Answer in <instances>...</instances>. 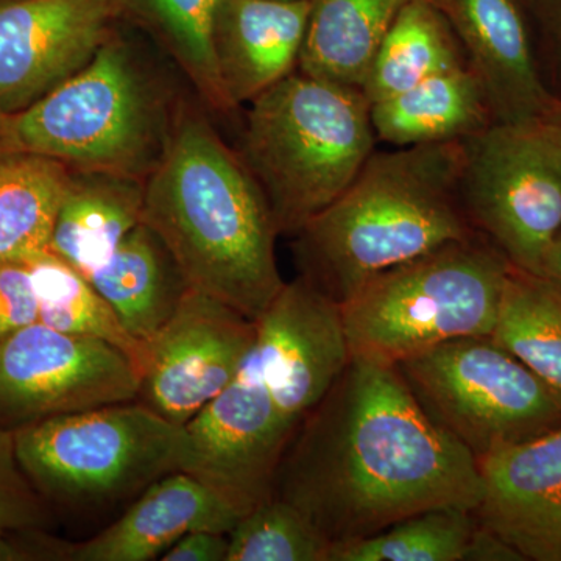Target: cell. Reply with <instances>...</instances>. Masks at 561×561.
Wrapping results in <instances>:
<instances>
[{
	"label": "cell",
	"mask_w": 561,
	"mask_h": 561,
	"mask_svg": "<svg viewBox=\"0 0 561 561\" xmlns=\"http://www.w3.org/2000/svg\"><path fill=\"white\" fill-rule=\"evenodd\" d=\"M256 330L250 359L294 437L353 359L342 306L300 275L284 284Z\"/></svg>",
	"instance_id": "13"
},
{
	"label": "cell",
	"mask_w": 561,
	"mask_h": 561,
	"mask_svg": "<svg viewBox=\"0 0 561 561\" xmlns=\"http://www.w3.org/2000/svg\"><path fill=\"white\" fill-rule=\"evenodd\" d=\"M70 169L25 151L0 150V262L49 251Z\"/></svg>",
	"instance_id": "24"
},
{
	"label": "cell",
	"mask_w": 561,
	"mask_h": 561,
	"mask_svg": "<svg viewBox=\"0 0 561 561\" xmlns=\"http://www.w3.org/2000/svg\"><path fill=\"white\" fill-rule=\"evenodd\" d=\"M140 371L124 351L28 324L0 342V430L138 400Z\"/></svg>",
	"instance_id": "10"
},
{
	"label": "cell",
	"mask_w": 561,
	"mask_h": 561,
	"mask_svg": "<svg viewBox=\"0 0 561 561\" xmlns=\"http://www.w3.org/2000/svg\"><path fill=\"white\" fill-rule=\"evenodd\" d=\"M256 332V321L190 287L171 320L147 343L138 401L186 426L234 381Z\"/></svg>",
	"instance_id": "12"
},
{
	"label": "cell",
	"mask_w": 561,
	"mask_h": 561,
	"mask_svg": "<svg viewBox=\"0 0 561 561\" xmlns=\"http://www.w3.org/2000/svg\"><path fill=\"white\" fill-rule=\"evenodd\" d=\"M111 0H0V116L38 102L113 35Z\"/></svg>",
	"instance_id": "14"
},
{
	"label": "cell",
	"mask_w": 561,
	"mask_h": 561,
	"mask_svg": "<svg viewBox=\"0 0 561 561\" xmlns=\"http://www.w3.org/2000/svg\"><path fill=\"white\" fill-rule=\"evenodd\" d=\"M180 102L135 44L113 32L76 76L0 116V150L146 180L164 157Z\"/></svg>",
	"instance_id": "4"
},
{
	"label": "cell",
	"mask_w": 561,
	"mask_h": 561,
	"mask_svg": "<svg viewBox=\"0 0 561 561\" xmlns=\"http://www.w3.org/2000/svg\"><path fill=\"white\" fill-rule=\"evenodd\" d=\"M27 264L38 297L39 323L66 334L110 343L130 356L140 371L146 346L133 337L110 302L83 273L50 251L33 257Z\"/></svg>",
	"instance_id": "27"
},
{
	"label": "cell",
	"mask_w": 561,
	"mask_h": 561,
	"mask_svg": "<svg viewBox=\"0 0 561 561\" xmlns=\"http://www.w3.org/2000/svg\"><path fill=\"white\" fill-rule=\"evenodd\" d=\"M463 66L467 57L445 14L431 0H409L383 36L362 92L373 105Z\"/></svg>",
	"instance_id": "23"
},
{
	"label": "cell",
	"mask_w": 561,
	"mask_h": 561,
	"mask_svg": "<svg viewBox=\"0 0 561 561\" xmlns=\"http://www.w3.org/2000/svg\"><path fill=\"white\" fill-rule=\"evenodd\" d=\"M331 548L295 505L273 496L232 527L227 561H328Z\"/></svg>",
	"instance_id": "29"
},
{
	"label": "cell",
	"mask_w": 561,
	"mask_h": 561,
	"mask_svg": "<svg viewBox=\"0 0 561 561\" xmlns=\"http://www.w3.org/2000/svg\"><path fill=\"white\" fill-rule=\"evenodd\" d=\"M88 279L144 346L171 320L190 289L171 251L144 221Z\"/></svg>",
	"instance_id": "21"
},
{
	"label": "cell",
	"mask_w": 561,
	"mask_h": 561,
	"mask_svg": "<svg viewBox=\"0 0 561 561\" xmlns=\"http://www.w3.org/2000/svg\"><path fill=\"white\" fill-rule=\"evenodd\" d=\"M494 122L481 81L468 66L371 105L376 138L398 149L465 140Z\"/></svg>",
	"instance_id": "20"
},
{
	"label": "cell",
	"mask_w": 561,
	"mask_h": 561,
	"mask_svg": "<svg viewBox=\"0 0 561 561\" xmlns=\"http://www.w3.org/2000/svg\"><path fill=\"white\" fill-rule=\"evenodd\" d=\"M184 472L208 486L239 518L275 496L291 438L250 354L230 383L186 424Z\"/></svg>",
	"instance_id": "11"
},
{
	"label": "cell",
	"mask_w": 561,
	"mask_h": 561,
	"mask_svg": "<svg viewBox=\"0 0 561 561\" xmlns=\"http://www.w3.org/2000/svg\"><path fill=\"white\" fill-rule=\"evenodd\" d=\"M463 140L373 151L295 238L301 275L343 305L381 273L478 234L460 197Z\"/></svg>",
	"instance_id": "3"
},
{
	"label": "cell",
	"mask_w": 561,
	"mask_h": 561,
	"mask_svg": "<svg viewBox=\"0 0 561 561\" xmlns=\"http://www.w3.org/2000/svg\"><path fill=\"white\" fill-rule=\"evenodd\" d=\"M408 2L309 0L298 72L362 91L383 36Z\"/></svg>",
	"instance_id": "22"
},
{
	"label": "cell",
	"mask_w": 561,
	"mask_h": 561,
	"mask_svg": "<svg viewBox=\"0 0 561 561\" xmlns=\"http://www.w3.org/2000/svg\"><path fill=\"white\" fill-rule=\"evenodd\" d=\"M541 276L551 279L561 289V232L546 256Z\"/></svg>",
	"instance_id": "35"
},
{
	"label": "cell",
	"mask_w": 561,
	"mask_h": 561,
	"mask_svg": "<svg viewBox=\"0 0 561 561\" xmlns=\"http://www.w3.org/2000/svg\"><path fill=\"white\" fill-rule=\"evenodd\" d=\"M421 411L476 460L561 427V405L491 335L454 339L394 365Z\"/></svg>",
	"instance_id": "8"
},
{
	"label": "cell",
	"mask_w": 561,
	"mask_h": 561,
	"mask_svg": "<svg viewBox=\"0 0 561 561\" xmlns=\"http://www.w3.org/2000/svg\"><path fill=\"white\" fill-rule=\"evenodd\" d=\"M146 180L70 169L49 251L90 278L142 224Z\"/></svg>",
	"instance_id": "19"
},
{
	"label": "cell",
	"mask_w": 561,
	"mask_h": 561,
	"mask_svg": "<svg viewBox=\"0 0 561 561\" xmlns=\"http://www.w3.org/2000/svg\"><path fill=\"white\" fill-rule=\"evenodd\" d=\"M463 561H526L522 553L512 548L500 535L476 522L471 531Z\"/></svg>",
	"instance_id": "34"
},
{
	"label": "cell",
	"mask_w": 561,
	"mask_h": 561,
	"mask_svg": "<svg viewBox=\"0 0 561 561\" xmlns=\"http://www.w3.org/2000/svg\"><path fill=\"white\" fill-rule=\"evenodd\" d=\"M461 44L496 122L540 121L556 102L542 76L530 0H431Z\"/></svg>",
	"instance_id": "16"
},
{
	"label": "cell",
	"mask_w": 561,
	"mask_h": 561,
	"mask_svg": "<svg viewBox=\"0 0 561 561\" xmlns=\"http://www.w3.org/2000/svg\"><path fill=\"white\" fill-rule=\"evenodd\" d=\"M542 76L561 101V0H530Z\"/></svg>",
	"instance_id": "32"
},
{
	"label": "cell",
	"mask_w": 561,
	"mask_h": 561,
	"mask_svg": "<svg viewBox=\"0 0 561 561\" xmlns=\"http://www.w3.org/2000/svg\"><path fill=\"white\" fill-rule=\"evenodd\" d=\"M50 526V507L18 460L16 434L0 430V561H11V535Z\"/></svg>",
	"instance_id": "30"
},
{
	"label": "cell",
	"mask_w": 561,
	"mask_h": 561,
	"mask_svg": "<svg viewBox=\"0 0 561 561\" xmlns=\"http://www.w3.org/2000/svg\"><path fill=\"white\" fill-rule=\"evenodd\" d=\"M308 13L309 0H220L213 50L232 110L297 70Z\"/></svg>",
	"instance_id": "18"
},
{
	"label": "cell",
	"mask_w": 561,
	"mask_h": 561,
	"mask_svg": "<svg viewBox=\"0 0 561 561\" xmlns=\"http://www.w3.org/2000/svg\"><path fill=\"white\" fill-rule=\"evenodd\" d=\"M376 140L364 92L295 70L250 103L238 153L278 234L294 238L348 190Z\"/></svg>",
	"instance_id": "5"
},
{
	"label": "cell",
	"mask_w": 561,
	"mask_h": 561,
	"mask_svg": "<svg viewBox=\"0 0 561 561\" xmlns=\"http://www.w3.org/2000/svg\"><path fill=\"white\" fill-rule=\"evenodd\" d=\"M275 496L337 546L431 508L474 512L482 479L474 456L427 419L397 368L353 357L290 438Z\"/></svg>",
	"instance_id": "1"
},
{
	"label": "cell",
	"mask_w": 561,
	"mask_h": 561,
	"mask_svg": "<svg viewBox=\"0 0 561 561\" xmlns=\"http://www.w3.org/2000/svg\"><path fill=\"white\" fill-rule=\"evenodd\" d=\"M22 471L47 505L101 507L184 471L186 426L138 400L51 416L14 431Z\"/></svg>",
	"instance_id": "7"
},
{
	"label": "cell",
	"mask_w": 561,
	"mask_h": 561,
	"mask_svg": "<svg viewBox=\"0 0 561 561\" xmlns=\"http://www.w3.org/2000/svg\"><path fill=\"white\" fill-rule=\"evenodd\" d=\"M491 339L561 405V289L556 283L512 265Z\"/></svg>",
	"instance_id": "25"
},
{
	"label": "cell",
	"mask_w": 561,
	"mask_h": 561,
	"mask_svg": "<svg viewBox=\"0 0 561 561\" xmlns=\"http://www.w3.org/2000/svg\"><path fill=\"white\" fill-rule=\"evenodd\" d=\"M39 321V302L27 262H0V342Z\"/></svg>",
	"instance_id": "31"
},
{
	"label": "cell",
	"mask_w": 561,
	"mask_h": 561,
	"mask_svg": "<svg viewBox=\"0 0 561 561\" xmlns=\"http://www.w3.org/2000/svg\"><path fill=\"white\" fill-rule=\"evenodd\" d=\"M117 18L157 41L203 102L217 113L232 110L221 88L213 50V24L220 0H111Z\"/></svg>",
	"instance_id": "26"
},
{
	"label": "cell",
	"mask_w": 561,
	"mask_h": 561,
	"mask_svg": "<svg viewBox=\"0 0 561 561\" xmlns=\"http://www.w3.org/2000/svg\"><path fill=\"white\" fill-rule=\"evenodd\" d=\"M541 121L545 122L546 128L551 133L561 154V101L559 99H556V102L552 103L551 108Z\"/></svg>",
	"instance_id": "36"
},
{
	"label": "cell",
	"mask_w": 561,
	"mask_h": 561,
	"mask_svg": "<svg viewBox=\"0 0 561 561\" xmlns=\"http://www.w3.org/2000/svg\"><path fill=\"white\" fill-rule=\"evenodd\" d=\"M142 221L187 286L260 319L283 289L276 230L260 184L194 103L181 99L168 149L146 179Z\"/></svg>",
	"instance_id": "2"
},
{
	"label": "cell",
	"mask_w": 561,
	"mask_h": 561,
	"mask_svg": "<svg viewBox=\"0 0 561 561\" xmlns=\"http://www.w3.org/2000/svg\"><path fill=\"white\" fill-rule=\"evenodd\" d=\"M238 519L208 486L176 471L151 483L117 522L90 540L65 541L49 530L14 534L11 561H150L190 531L230 534Z\"/></svg>",
	"instance_id": "15"
},
{
	"label": "cell",
	"mask_w": 561,
	"mask_h": 561,
	"mask_svg": "<svg viewBox=\"0 0 561 561\" xmlns=\"http://www.w3.org/2000/svg\"><path fill=\"white\" fill-rule=\"evenodd\" d=\"M476 522L524 560L561 561V427L478 461Z\"/></svg>",
	"instance_id": "17"
},
{
	"label": "cell",
	"mask_w": 561,
	"mask_h": 561,
	"mask_svg": "<svg viewBox=\"0 0 561 561\" xmlns=\"http://www.w3.org/2000/svg\"><path fill=\"white\" fill-rule=\"evenodd\" d=\"M511 268L474 234L381 273L341 305L351 356L394 367L454 339L493 334Z\"/></svg>",
	"instance_id": "6"
},
{
	"label": "cell",
	"mask_w": 561,
	"mask_h": 561,
	"mask_svg": "<svg viewBox=\"0 0 561 561\" xmlns=\"http://www.w3.org/2000/svg\"><path fill=\"white\" fill-rule=\"evenodd\" d=\"M228 534L194 530L183 535L161 557L162 561H227Z\"/></svg>",
	"instance_id": "33"
},
{
	"label": "cell",
	"mask_w": 561,
	"mask_h": 561,
	"mask_svg": "<svg viewBox=\"0 0 561 561\" xmlns=\"http://www.w3.org/2000/svg\"><path fill=\"white\" fill-rule=\"evenodd\" d=\"M474 526L472 511L431 508L370 537L332 546L328 561H463Z\"/></svg>",
	"instance_id": "28"
},
{
	"label": "cell",
	"mask_w": 561,
	"mask_h": 561,
	"mask_svg": "<svg viewBox=\"0 0 561 561\" xmlns=\"http://www.w3.org/2000/svg\"><path fill=\"white\" fill-rule=\"evenodd\" d=\"M460 197L472 230L542 275L561 232V154L545 122H494L465 139Z\"/></svg>",
	"instance_id": "9"
}]
</instances>
